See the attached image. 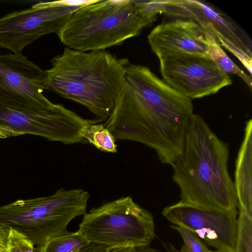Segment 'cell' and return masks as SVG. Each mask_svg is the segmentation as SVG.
I'll list each match as a JSON object with an SVG mask.
<instances>
[{"mask_svg": "<svg viewBox=\"0 0 252 252\" xmlns=\"http://www.w3.org/2000/svg\"><path fill=\"white\" fill-rule=\"evenodd\" d=\"M1 139L0 138V140Z\"/></svg>", "mask_w": 252, "mask_h": 252, "instance_id": "27", "label": "cell"}, {"mask_svg": "<svg viewBox=\"0 0 252 252\" xmlns=\"http://www.w3.org/2000/svg\"><path fill=\"white\" fill-rule=\"evenodd\" d=\"M46 72L22 53L0 54V100L40 108L55 104L43 94Z\"/></svg>", "mask_w": 252, "mask_h": 252, "instance_id": "11", "label": "cell"}, {"mask_svg": "<svg viewBox=\"0 0 252 252\" xmlns=\"http://www.w3.org/2000/svg\"><path fill=\"white\" fill-rule=\"evenodd\" d=\"M170 227L178 231L183 240L179 252H211L195 234L181 226L172 225Z\"/></svg>", "mask_w": 252, "mask_h": 252, "instance_id": "19", "label": "cell"}, {"mask_svg": "<svg viewBox=\"0 0 252 252\" xmlns=\"http://www.w3.org/2000/svg\"><path fill=\"white\" fill-rule=\"evenodd\" d=\"M80 7L69 0L41 2L4 15L0 18V47L21 53L41 36L57 34Z\"/></svg>", "mask_w": 252, "mask_h": 252, "instance_id": "8", "label": "cell"}, {"mask_svg": "<svg viewBox=\"0 0 252 252\" xmlns=\"http://www.w3.org/2000/svg\"><path fill=\"white\" fill-rule=\"evenodd\" d=\"M228 145L219 138L200 115L191 116L183 152L171 166L180 201L203 209L237 211L228 169Z\"/></svg>", "mask_w": 252, "mask_h": 252, "instance_id": "2", "label": "cell"}, {"mask_svg": "<svg viewBox=\"0 0 252 252\" xmlns=\"http://www.w3.org/2000/svg\"><path fill=\"white\" fill-rule=\"evenodd\" d=\"M136 252H160V251L157 249L146 247L137 248Z\"/></svg>", "mask_w": 252, "mask_h": 252, "instance_id": "24", "label": "cell"}, {"mask_svg": "<svg viewBox=\"0 0 252 252\" xmlns=\"http://www.w3.org/2000/svg\"><path fill=\"white\" fill-rule=\"evenodd\" d=\"M109 252H110V251H109Z\"/></svg>", "mask_w": 252, "mask_h": 252, "instance_id": "28", "label": "cell"}, {"mask_svg": "<svg viewBox=\"0 0 252 252\" xmlns=\"http://www.w3.org/2000/svg\"><path fill=\"white\" fill-rule=\"evenodd\" d=\"M155 228L152 214L127 196L86 212L78 231L91 243L111 251L149 247L156 237Z\"/></svg>", "mask_w": 252, "mask_h": 252, "instance_id": "6", "label": "cell"}, {"mask_svg": "<svg viewBox=\"0 0 252 252\" xmlns=\"http://www.w3.org/2000/svg\"><path fill=\"white\" fill-rule=\"evenodd\" d=\"M89 198L83 189L61 188L49 196L17 200L0 206V223L38 247L49 238L67 233L69 223L86 212Z\"/></svg>", "mask_w": 252, "mask_h": 252, "instance_id": "5", "label": "cell"}, {"mask_svg": "<svg viewBox=\"0 0 252 252\" xmlns=\"http://www.w3.org/2000/svg\"><path fill=\"white\" fill-rule=\"evenodd\" d=\"M159 61L162 80L191 100L214 94L232 84L230 76L210 58L181 55Z\"/></svg>", "mask_w": 252, "mask_h": 252, "instance_id": "9", "label": "cell"}, {"mask_svg": "<svg viewBox=\"0 0 252 252\" xmlns=\"http://www.w3.org/2000/svg\"><path fill=\"white\" fill-rule=\"evenodd\" d=\"M239 210L235 252H252V217Z\"/></svg>", "mask_w": 252, "mask_h": 252, "instance_id": "18", "label": "cell"}, {"mask_svg": "<svg viewBox=\"0 0 252 252\" xmlns=\"http://www.w3.org/2000/svg\"><path fill=\"white\" fill-rule=\"evenodd\" d=\"M161 214L173 224L190 231L217 251L235 252L237 211L207 210L180 201L164 207Z\"/></svg>", "mask_w": 252, "mask_h": 252, "instance_id": "10", "label": "cell"}, {"mask_svg": "<svg viewBox=\"0 0 252 252\" xmlns=\"http://www.w3.org/2000/svg\"><path fill=\"white\" fill-rule=\"evenodd\" d=\"M136 248L134 247H126L114 249L109 252H136Z\"/></svg>", "mask_w": 252, "mask_h": 252, "instance_id": "23", "label": "cell"}, {"mask_svg": "<svg viewBox=\"0 0 252 252\" xmlns=\"http://www.w3.org/2000/svg\"><path fill=\"white\" fill-rule=\"evenodd\" d=\"M46 70V89L78 103L92 113L94 124L110 116L122 90L128 60L105 50L66 47Z\"/></svg>", "mask_w": 252, "mask_h": 252, "instance_id": "3", "label": "cell"}, {"mask_svg": "<svg viewBox=\"0 0 252 252\" xmlns=\"http://www.w3.org/2000/svg\"><path fill=\"white\" fill-rule=\"evenodd\" d=\"M147 39L159 60L181 55L210 58L203 28L191 19L174 18L162 22L151 31Z\"/></svg>", "mask_w": 252, "mask_h": 252, "instance_id": "12", "label": "cell"}, {"mask_svg": "<svg viewBox=\"0 0 252 252\" xmlns=\"http://www.w3.org/2000/svg\"><path fill=\"white\" fill-rule=\"evenodd\" d=\"M10 229L0 223V252H7Z\"/></svg>", "mask_w": 252, "mask_h": 252, "instance_id": "21", "label": "cell"}, {"mask_svg": "<svg viewBox=\"0 0 252 252\" xmlns=\"http://www.w3.org/2000/svg\"><path fill=\"white\" fill-rule=\"evenodd\" d=\"M93 124L62 104L40 108L0 100V126L20 135L31 134L64 144L83 142L87 127Z\"/></svg>", "mask_w": 252, "mask_h": 252, "instance_id": "7", "label": "cell"}, {"mask_svg": "<svg viewBox=\"0 0 252 252\" xmlns=\"http://www.w3.org/2000/svg\"><path fill=\"white\" fill-rule=\"evenodd\" d=\"M19 135H20L18 133L15 132L10 128L0 126V138L1 139H4L11 136H17Z\"/></svg>", "mask_w": 252, "mask_h": 252, "instance_id": "22", "label": "cell"}, {"mask_svg": "<svg viewBox=\"0 0 252 252\" xmlns=\"http://www.w3.org/2000/svg\"><path fill=\"white\" fill-rule=\"evenodd\" d=\"M167 1V7L164 13L166 15L173 18L191 19L204 25L216 37L228 39L252 55L250 40L240 28L224 13L203 1Z\"/></svg>", "mask_w": 252, "mask_h": 252, "instance_id": "13", "label": "cell"}, {"mask_svg": "<svg viewBox=\"0 0 252 252\" xmlns=\"http://www.w3.org/2000/svg\"><path fill=\"white\" fill-rule=\"evenodd\" d=\"M164 245L165 248L167 252H179L176 248L171 243H168L167 245Z\"/></svg>", "mask_w": 252, "mask_h": 252, "instance_id": "25", "label": "cell"}, {"mask_svg": "<svg viewBox=\"0 0 252 252\" xmlns=\"http://www.w3.org/2000/svg\"><path fill=\"white\" fill-rule=\"evenodd\" d=\"M252 120L246 122L235 162L234 189L238 207L252 217Z\"/></svg>", "mask_w": 252, "mask_h": 252, "instance_id": "14", "label": "cell"}, {"mask_svg": "<svg viewBox=\"0 0 252 252\" xmlns=\"http://www.w3.org/2000/svg\"><path fill=\"white\" fill-rule=\"evenodd\" d=\"M91 243L78 231L47 239L37 247L38 252H78Z\"/></svg>", "mask_w": 252, "mask_h": 252, "instance_id": "16", "label": "cell"}, {"mask_svg": "<svg viewBox=\"0 0 252 252\" xmlns=\"http://www.w3.org/2000/svg\"><path fill=\"white\" fill-rule=\"evenodd\" d=\"M200 25L204 32L210 59L227 74H234L240 78L252 90L251 77L239 68L228 57L220 44L214 32L206 26Z\"/></svg>", "mask_w": 252, "mask_h": 252, "instance_id": "15", "label": "cell"}, {"mask_svg": "<svg viewBox=\"0 0 252 252\" xmlns=\"http://www.w3.org/2000/svg\"><path fill=\"white\" fill-rule=\"evenodd\" d=\"M116 139L103 124L90 125L87 128L83 142L89 143L105 152L116 153Z\"/></svg>", "mask_w": 252, "mask_h": 252, "instance_id": "17", "label": "cell"}, {"mask_svg": "<svg viewBox=\"0 0 252 252\" xmlns=\"http://www.w3.org/2000/svg\"><path fill=\"white\" fill-rule=\"evenodd\" d=\"M164 11L161 0H95L76 9L57 35L74 50H105L138 36Z\"/></svg>", "mask_w": 252, "mask_h": 252, "instance_id": "4", "label": "cell"}, {"mask_svg": "<svg viewBox=\"0 0 252 252\" xmlns=\"http://www.w3.org/2000/svg\"><path fill=\"white\" fill-rule=\"evenodd\" d=\"M194 107L147 66L129 64L114 109L103 124L116 140L144 144L172 166L183 152Z\"/></svg>", "mask_w": 252, "mask_h": 252, "instance_id": "1", "label": "cell"}, {"mask_svg": "<svg viewBox=\"0 0 252 252\" xmlns=\"http://www.w3.org/2000/svg\"><path fill=\"white\" fill-rule=\"evenodd\" d=\"M220 252V251H215V252Z\"/></svg>", "mask_w": 252, "mask_h": 252, "instance_id": "26", "label": "cell"}, {"mask_svg": "<svg viewBox=\"0 0 252 252\" xmlns=\"http://www.w3.org/2000/svg\"><path fill=\"white\" fill-rule=\"evenodd\" d=\"M7 252H38V250L24 234L10 229Z\"/></svg>", "mask_w": 252, "mask_h": 252, "instance_id": "20", "label": "cell"}]
</instances>
